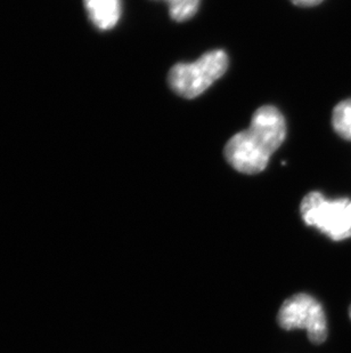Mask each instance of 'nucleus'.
<instances>
[{"label":"nucleus","mask_w":351,"mask_h":353,"mask_svg":"<svg viewBox=\"0 0 351 353\" xmlns=\"http://www.w3.org/2000/svg\"><path fill=\"white\" fill-rule=\"evenodd\" d=\"M285 137L284 116L277 108L264 105L255 110L248 130L229 139L224 148V157L240 173H262Z\"/></svg>","instance_id":"1"},{"label":"nucleus","mask_w":351,"mask_h":353,"mask_svg":"<svg viewBox=\"0 0 351 353\" xmlns=\"http://www.w3.org/2000/svg\"><path fill=\"white\" fill-rule=\"evenodd\" d=\"M228 63L225 50H209L195 62L175 64L168 74V85L178 97L192 100L222 78Z\"/></svg>","instance_id":"2"},{"label":"nucleus","mask_w":351,"mask_h":353,"mask_svg":"<svg viewBox=\"0 0 351 353\" xmlns=\"http://www.w3.org/2000/svg\"><path fill=\"white\" fill-rule=\"evenodd\" d=\"M302 220L334 241L351 238V199L328 200L321 192L312 191L300 205Z\"/></svg>","instance_id":"3"},{"label":"nucleus","mask_w":351,"mask_h":353,"mask_svg":"<svg viewBox=\"0 0 351 353\" xmlns=\"http://www.w3.org/2000/svg\"><path fill=\"white\" fill-rule=\"evenodd\" d=\"M277 319L284 330H306L312 343L321 344L328 337V321L323 307L308 294H297L285 301Z\"/></svg>","instance_id":"4"},{"label":"nucleus","mask_w":351,"mask_h":353,"mask_svg":"<svg viewBox=\"0 0 351 353\" xmlns=\"http://www.w3.org/2000/svg\"><path fill=\"white\" fill-rule=\"evenodd\" d=\"M87 13L95 27L100 30H111L121 17V0H83Z\"/></svg>","instance_id":"5"},{"label":"nucleus","mask_w":351,"mask_h":353,"mask_svg":"<svg viewBox=\"0 0 351 353\" xmlns=\"http://www.w3.org/2000/svg\"><path fill=\"white\" fill-rule=\"evenodd\" d=\"M332 126L339 137L351 141V97L335 105L332 112Z\"/></svg>","instance_id":"6"},{"label":"nucleus","mask_w":351,"mask_h":353,"mask_svg":"<svg viewBox=\"0 0 351 353\" xmlns=\"http://www.w3.org/2000/svg\"><path fill=\"white\" fill-rule=\"evenodd\" d=\"M169 5L170 17L176 22L192 19L199 10L201 0H164Z\"/></svg>","instance_id":"7"},{"label":"nucleus","mask_w":351,"mask_h":353,"mask_svg":"<svg viewBox=\"0 0 351 353\" xmlns=\"http://www.w3.org/2000/svg\"><path fill=\"white\" fill-rule=\"evenodd\" d=\"M293 5L299 7H314L323 3L324 0H290Z\"/></svg>","instance_id":"8"},{"label":"nucleus","mask_w":351,"mask_h":353,"mask_svg":"<svg viewBox=\"0 0 351 353\" xmlns=\"http://www.w3.org/2000/svg\"><path fill=\"white\" fill-rule=\"evenodd\" d=\"M349 316H350V319H351V305H350V309H349Z\"/></svg>","instance_id":"9"}]
</instances>
